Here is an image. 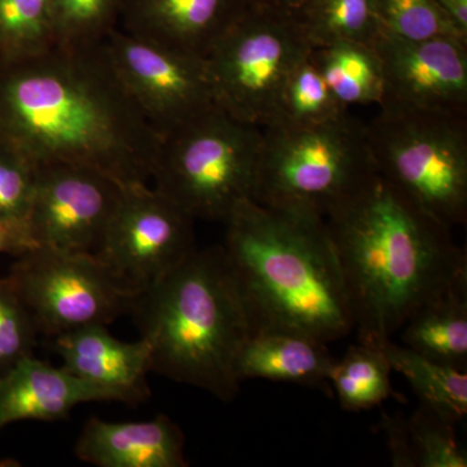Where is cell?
Segmentation results:
<instances>
[{"label":"cell","mask_w":467,"mask_h":467,"mask_svg":"<svg viewBox=\"0 0 467 467\" xmlns=\"http://www.w3.org/2000/svg\"><path fill=\"white\" fill-rule=\"evenodd\" d=\"M247 5H261L279 11L296 12L303 5L304 0H244Z\"/></svg>","instance_id":"d6a6232c"},{"label":"cell","mask_w":467,"mask_h":467,"mask_svg":"<svg viewBox=\"0 0 467 467\" xmlns=\"http://www.w3.org/2000/svg\"><path fill=\"white\" fill-rule=\"evenodd\" d=\"M335 358L327 343L281 330L252 331L236 362L241 383L247 379L331 387Z\"/></svg>","instance_id":"ac0fdd59"},{"label":"cell","mask_w":467,"mask_h":467,"mask_svg":"<svg viewBox=\"0 0 467 467\" xmlns=\"http://www.w3.org/2000/svg\"><path fill=\"white\" fill-rule=\"evenodd\" d=\"M0 140L36 167L79 165L125 187L149 184L161 142L117 75L106 39L0 58Z\"/></svg>","instance_id":"6da1fadb"},{"label":"cell","mask_w":467,"mask_h":467,"mask_svg":"<svg viewBox=\"0 0 467 467\" xmlns=\"http://www.w3.org/2000/svg\"><path fill=\"white\" fill-rule=\"evenodd\" d=\"M124 0H51L57 43L104 41L119 26Z\"/></svg>","instance_id":"83f0119b"},{"label":"cell","mask_w":467,"mask_h":467,"mask_svg":"<svg viewBox=\"0 0 467 467\" xmlns=\"http://www.w3.org/2000/svg\"><path fill=\"white\" fill-rule=\"evenodd\" d=\"M77 459L98 467H186L184 435L160 414L143 422L91 417L77 439Z\"/></svg>","instance_id":"e0dca14e"},{"label":"cell","mask_w":467,"mask_h":467,"mask_svg":"<svg viewBox=\"0 0 467 467\" xmlns=\"http://www.w3.org/2000/svg\"><path fill=\"white\" fill-rule=\"evenodd\" d=\"M310 45L295 12L245 5L204 57L217 107L264 129Z\"/></svg>","instance_id":"ba28073f"},{"label":"cell","mask_w":467,"mask_h":467,"mask_svg":"<svg viewBox=\"0 0 467 467\" xmlns=\"http://www.w3.org/2000/svg\"><path fill=\"white\" fill-rule=\"evenodd\" d=\"M310 61L342 106H379L384 98L382 63L373 45L335 42L313 47Z\"/></svg>","instance_id":"44dd1931"},{"label":"cell","mask_w":467,"mask_h":467,"mask_svg":"<svg viewBox=\"0 0 467 467\" xmlns=\"http://www.w3.org/2000/svg\"><path fill=\"white\" fill-rule=\"evenodd\" d=\"M193 221L149 184L125 187L95 256L126 288L143 290L196 250Z\"/></svg>","instance_id":"30bf717a"},{"label":"cell","mask_w":467,"mask_h":467,"mask_svg":"<svg viewBox=\"0 0 467 467\" xmlns=\"http://www.w3.org/2000/svg\"><path fill=\"white\" fill-rule=\"evenodd\" d=\"M36 173V165L23 152L0 140V216L27 223Z\"/></svg>","instance_id":"f546056e"},{"label":"cell","mask_w":467,"mask_h":467,"mask_svg":"<svg viewBox=\"0 0 467 467\" xmlns=\"http://www.w3.org/2000/svg\"><path fill=\"white\" fill-rule=\"evenodd\" d=\"M244 0H124L119 29L204 58Z\"/></svg>","instance_id":"5bb4252c"},{"label":"cell","mask_w":467,"mask_h":467,"mask_svg":"<svg viewBox=\"0 0 467 467\" xmlns=\"http://www.w3.org/2000/svg\"><path fill=\"white\" fill-rule=\"evenodd\" d=\"M391 371L382 350L358 343L350 347L342 358L335 359L330 386L344 410H368L398 396L392 389Z\"/></svg>","instance_id":"cb8c5ba5"},{"label":"cell","mask_w":467,"mask_h":467,"mask_svg":"<svg viewBox=\"0 0 467 467\" xmlns=\"http://www.w3.org/2000/svg\"><path fill=\"white\" fill-rule=\"evenodd\" d=\"M461 33L467 36V0H435Z\"/></svg>","instance_id":"1f68e13d"},{"label":"cell","mask_w":467,"mask_h":467,"mask_svg":"<svg viewBox=\"0 0 467 467\" xmlns=\"http://www.w3.org/2000/svg\"><path fill=\"white\" fill-rule=\"evenodd\" d=\"M373 46L383 69L380 104L467 115V41L413 42L380 32Z\"/></svg>","instance_id":"4fadbf2b"},{"label":"cell","mask_w":467,"mask_h":467,"mask_svg":"<svg viewBox=\"0 0 467 467\" xmlns=\"http://www.w3.org/2000/svg\"><path fill=\"white\" fill-rule=\"evenodd\" d=\"M454 426L450 418L422 404L409 420L384 416L392 465L466 467L467 453L461 447Z\"/></svg>","instance_id":"ffe728a7"},{"label":"cell","mask_w":467,"mask_h":467,"mask_svg":"<svg viewBox=\"0 0 467 467\" xmlns=\"http://www.w3.org/2000/svg\"><path fill=\"white\" fill-rule=\"evenodd\" d=\"M358 343L391 337L423 304L467 275L466 251L377 173L325 218Z\"/></svg>","instance_id":"7a4b0ae2"},{"label":"cell","mask_w":467,"mask_h":467,"mask_svg":"<svg viewBox=\"0 0 467 467\" xmlns=\"http://www.w3.org/2000/svg\"><path fill=\"white\" fill-rule=\"evenodd\" d=\"M227 263L251 333L292 331L321 342L343 339L355 328L348 295L324 218L236 205L225 221Z\"/></svg>","instance_id":"3957f363"},{"label":"cell","mask_w":467,"mask_h":467,"mask_svg":"<svg viewBox=\"0 0 467 467\" xmlns=\"http://www.w3.org/2000/svg\"><path fill=\"white\" fill-rule=\"evenodd\" d=\"M38 333L33 316L7 276L0 279V377L33 355Z\"/></svg>","instance_id":"f1b7e54d"},{"label":"cell","mask_w":467,"mask_h":467,"mask_svg":"<svg viewBox=\"0 0 467 467\" xmlns=\"http://www.w3.org/2000/svg\"><path fill=\"white\" fill-rule=\"evenodd\" d=\"M54 349L70 373L109 389L117 401H144L150 396V347L140 337L126 343L107 326L92 325L54 337Z\"/></svg>","instance_id":"9a60e30c"},{"label":"cell","mask_w":467,"mask_h":467,"mask_svg":"<svg viewBox=\"0 0 467 467\" xmlns=\"http://www.w3.org/2000/svg\"><path fill=\"white\" fill-rule=\"evenodd\" d=\"M124 189L95 169L39 165L26 223L34 244L97 254Z\"/></svg>","instance_id":"7c38bea8"},{"label":"cell","mask_w":467,"mask_h":467,"mask_svg":"<svg viewBox=\"0 0 467 467\" xmlns=\"http://www.w3.org/2000/svg\"><path fill=\"white\" fill-rule=\"evenodd\" d=\"M57 43L51 0H0V58L14 60Z\"/></svg>","instance_id":"484cf974"},{"label":"cell","mask_w":467,"mask_h":467,"mask_svg":"<svg viewBox=\"0 0 467 467\" xmlns=\"http://www.w3.org/2000/svg\"><path fill=\"white\" fill-rule=\"evenodd\" d=\"M295 15L312 47L343 41L373 45L382 32L377 0H304Z\"/></svg>","instance_id":"603a6c76"},{"label":"cell","mask_w":467,"mask_h":467,"mask_svg":"<svg viewBox=\"0 0 467 467\" xmlns=\"http://www.w3.org/2000/svg\"><path fill=\"white\" fill-rule=\"evenodd\" d=\"M382 350L392 370L407 378L422 405L438 411L454 423L467 414V371L425 358L391 337L370 343Z\"/></svg>","instance_id":"7402d4cb"},{"label":"cell","mask_w":467,"mask_h":467,"mask_svg":"<svg viewBox=\"0 0 467 467\" xmlns=\"http://www.w3.org/2000/svg\"><path fill=\"white\" fill-rule=\"evenodd\" d=\"M377 15L382 32L405 41H467V36L460 32L435 0H377Z\"/></svg>","instance_id":"4316f807"},{"label":"cell","mask_w":467,"mask_h":467,"mask_svg":"<svg viewBox=\"0 0 467 467\" xmlns=\"http://www.w3.org/2000/svg\"><path fill=\"white\" fill-rule=\"evenodd\" d=\"M117 401L109 389L27 356L0 377V431L21 420L54 422L77 405Z\"/></svg>","instance_id":"2e32d148"},{"label":"cell","mask_w":467,"mask_h":467,"mask_svg":"<svg viewBox=\"0 0 467 467\" xmlns=\"http://www.w3.org/2000/svg\"><path fill=\"white\" fill-rule=\"evenodd\" d=\"M110 60L160 140L217 107L204 58L112 30Z\"/></svg>","instance_id":"8fae6325"},{"label":"cell","mask_w":467,"mask_h":467,"mask_svg":"<svg viewBox=\"0 0 467 467\" xmlns=\"http://www.w3.org/2000/svg\"><path fill=\"white\" fill-rule=\"evenodd\" d=\"M263 129L220 107L162 138L153 189L193 220L223 223L236 205L254 201Z\"/></svg>","instance_id":"52a82bcc"},{"label":"cell","mask_w":467,"mask_h":467,"mask_svg":"<svg viewBox=\"0 0 467 467\" xmlns=\"http://www.w3.org/2000/svg\"><path fill=\"white\" fill-rule=\"evenodd\" d=\"M7 278L39 333L52 337L88 326L112 324L129 315L135 295L94 254L42 245L16 257Z\"/></svg>","instance_id":"9c48e42d"},{"label":"cell","mask_w":467,"mask_h":467,"mask_svg":"<svg viewBox=\"0 0 467 467\" xmlns=\"http://www.w3.org/2000/svg\"><path fill=\"white\" fill-rule=\"evenodd\" d=\"M376 173L367 125L349 112L324 124L267 126L254 202L325 220Z\"/></svg>","instance_id":"5b68a950"},{"label":"cell","mask_w":467,"mask_h":467,"mask_svg":"<svg viewBox=\"0 0 467 467\" xmlns=\"http://www.w3.org/2000/svg\"><path fill=\"white\" fill-rule=\"evenodd\" d=\"M347 112L348 109L334 97L324 77L308 57L288 77L273 125L324 124Z\"/></svg>","instance_id":"d4e9b609"},{"label":"cell","mask_w":467,"mask_h":467,"mask_svg":"<svg viewBox=\"0 0 467 467\" xmlns=\"http://www.w3.org/2000/svg\"><path fill=\"white\" fill-rule=\"evenodd\" d=\"M129 315L150 344V371L223 401L235 398L251 324L223 245L193 251L135 292Z\"/></svg>","instance_id":"277c9868"},{"label":"cell","mask_w":467,"mask_h":467,"mask_svg":"<svg viewBox=\"0 0 467 467\" xmlns=\"http://www.w3.org/2000/svg\"><path fill=\"white\" fill-rule=\"evenodd\" d=\"M401 340L414 352L467 368V275L423 304L401 327Z\"/></svg>","instance_id":"d6986e66"},{"label":"cell","mask_w":467,"mask_h":467,"mask_svg":"<svg viewBox=\"0 0 467 467\" xmlns=\"http://www.w3.org/2000/svg\"><path fill=\"white\" fill-rule=\"evenodd\" d=\"M466 116L384 103L367 125L378 173L451 230L467 220Z\"/></svg>","instance_id":"8992f818"},{"label":"cell","mask_w":467,"mask_h":467,"mask_svg":"<svg viewBox=\"0 0 467 467\" xmlns=\"http://www.w3.org/2000/svg\"><path fill=\"white\" fill-rule=\"evenodd\" d=\"M36 247L26 223L0 216V254L18 257Z\"/></svg>","instance_id":"4dcf8cb0"}]
</instances>
